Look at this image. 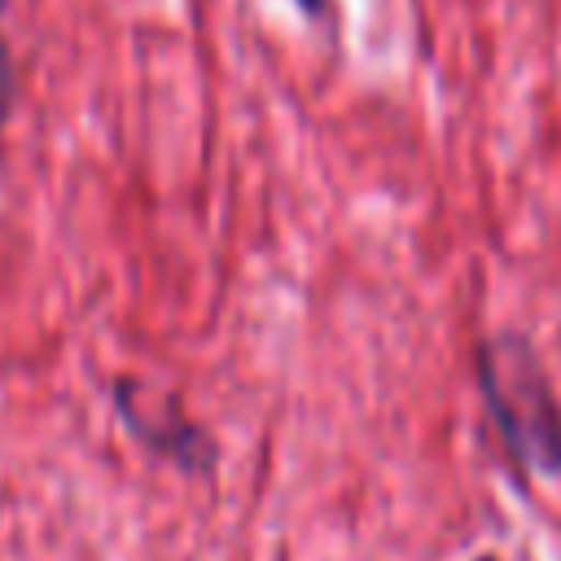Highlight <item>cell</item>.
<instances>
[{
  "label": "cell",
  "mask_w": 561,
  "mask_h": 561,
  "mask_svg": "<svg viewBox=\"0 0 561 561\" xmlns=\"http://www.w3.org/2000/svg\"><path fill=\"white\" fill-rule=\"evenodd\" d=\"M294 4H298L307 18H324V13H329V0H294Z\"/></svg>",
  "instance_id": "277c9868"
},
{
  "label": "cell",
  "mask_w": 561,
  "mask_h": 561,
  "mask_svg": "<svg viewBox=\"0 0 561 561\" xmlns=\"http://www.w3.org/2000/svg\"><path fill=\"white\" fill-rule=\"evenodd\" d=\"M473 561H495V557H473Z\"/></svg>",
  "instance_id": "5b68a950"
},
{
  "label": "cell",
  "mask_w": 561,
  "mask_h": 561,
  "mask_svg": "<svg viewBox=\"0 0 561 561\" xmlns=\"http://www.w3.org/2000/svg\"><path fill=\"white\" fill-rule=\"evenodd\" d=\"M478 390L522 478H561V403L535 346L504 329L478 342Z\"/></svg>",
  "instance_id": "6da1fadb"
},
{
  "label": "cell",
  "mask_w": 561,
  "mask_h": 561,
  "mask_svg": "<svg viewBox=\"0 0 561 561\" xmlns=\"http://www.w3.org/2000/svg\"><path fill=\"white\" fill-rule=\"evenodd\" d=\"M4 4L9 0H0V18H4ZM9 105H13V57H9V44L0 35V131L9 123Z\"/></svg>",
  "instance_id": "3957f363"
},
{
  "label": "cell",
  "mask_w": 561,
  "mask_h": 561,
  "mask_svg": "<svg viewBox=\"0 0 561 561\" xmlns=\"http://www.w3.org/2000/svg\"><path fill=\"white\" fill-rule=\"evenodd\" d=\"M110 394H114L118 421L136 434L140 447L180 465L184 473H210L215 469V443L197 421L184 416L180 399H153L145 390V381H131V377H118L110 386Z\"/></svg>",
  "instance_id": "7a4b0ae2"
}]
</instances>
